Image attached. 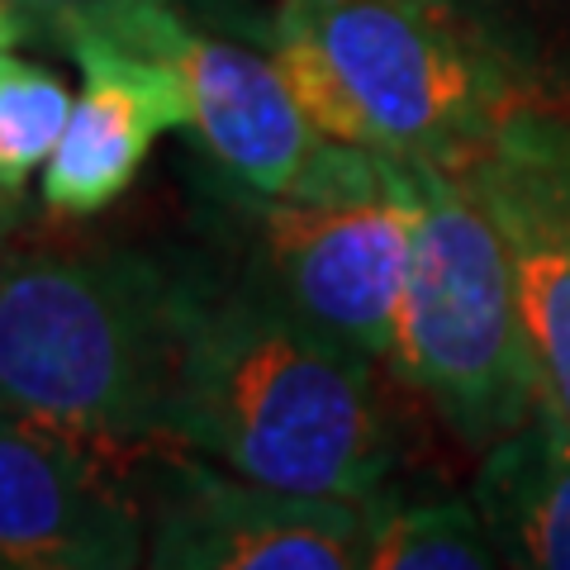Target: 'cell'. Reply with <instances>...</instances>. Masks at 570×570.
Wrapping results in <instances>:
<instances>
[{
	"mask_svg": "<svg viewBox=\"0 0 570 570\" xmlns=\"http://www.w3.org/2000/svg\"><path fill=\"white\" fill-rule=\"evenodd\" d=\"M67 24L163 58L186 86L190 129L200 134L205 153L262 200L305 190L333 148V138L299 110L272 52L262 58L234 39L195 29L171 0H100L52 20V29Z\"/></svg>",
	"mask_w": 570,
	"mask_h": 570,
	"instance_id": "8992f818",
	"label": "cell"
},
{
	"mask_svg": "<svg viewBox=\"0 0 570 570\" xmlns=\"http://www.w3.org/2000/svg\"><path fill=\"white\" fill-rule=\"evenodd\" d=\"M513 71L570 77V0H419Z\"/></svg>",
	"mask_w": 570,
	"mask_h": 570,
	"instance_id": "4fadbf2b",
	"label": "cell"
},
{
	"mask_svg": "<svg viewBox=\"0 0 570 570\" xmlns=\"http://www.w3.org/2000/svg\"><path fill=\"white\" fill-rule=\"evenodd\" d=\"M371 362L295 314L257 272L228 291L190 285L167 442L262 485L381 499L395 433Z\"/></svg>",
	"mask_w": 570,
	"mask_h": 570,
	"instance_id": "6da1fadb",
	"label": "cell"
},
{
	"mask_svg": "<svg viewBox=\"0 0 570 570\" xmlns=\"http://www.w3.org/2000/svg\"><path fill=\"white\" fill-rule=\"evenodd\" d=\"M272 58L318 134L461 171L485 153L513 77L419 0H281Z\"/></svg>",
	"mask_w": 570,
	"mask_h": 570,
	"instance_id": "3957f363",
	"label": "cell"
},
{
	"mask_svg": "<svg viewBox=\"0 0 570 570\" xmlns=\"http://www.w3.org/2000/svg\"><path fill=\"white\" fill-rule=\"evenodd\" d=\"M58 39L81 67V96L43 167V205L62 219H91L138 181L157 138L190 129V96L163 58L96 29L67 24Z\"/></svg>",
	"mask_w": 570,
	"mask_h": 570,
	"instance_id": "9c48e42d",
	"label": "cell"
},
{
	"mask_svg": "<svg viewBox=\"0 0 570 570\" xmlns=\"http://www.w3.org/2000/svg\"><path fill=\"white\" fill-rule=\"evenodd\" d=\"M67 115L71 91L58 71L0 48V181L10 190L24 195L29 176L48 167Z\"/></svg>",
	"mask_w": 570,
	"mask_h": 570,
	"instance_id": "5bb4252c",
	"label": "cell"
},
{
	"mask_svg": "<svg viewBox=\"0 0 570 570\" xmlns=\"http://www.w3.org/2000/svg\"><path fill=\"white\" fill-rule=\"evenodd\" d=\"M371 499L299 494L205 461H163L148 566L163 570H356Z\"/></svg>",
	"mask_w": 570,
	"mask_h": 570,
	"instance_id": "52a82bcc",
	"label": "cell"
},
{
	"mask_svg": "<svg viewBox=\"0 0 570 570\" xmlns=\"http://www.w3.org/2000/svg\"><path fill=\"white\" fill-rule=\"evenodd\" d=\"M186 299L142 253L0 247V414L81 448L167 442Z\"/></svg>",
	"mask_w": 570,
	"mask_h": 570,
	"instance_id": "7a4b0ae2",
	"label": "cell"
},
{
	"mask_svg": "<svg viewBox=\"0 0 570 570\" xmlns=\"http://www.w3.org/2000/svg\"><path fill=\"white\" fill-rule=\"evenodd\" d=\"M148 566V523L81 442L0 423V570Z\"/></svg>",
	"mask_w": 570,
	"mask_h": 570,
	"instance_id": "30bf717a",
	"label": "cell"
},
{
	"mask_svg": "<svg viewBox=\"0 0 570 570\" xmlns=\"http://www.w3.org/2000/svg\"><path fill=\"white\" fill-rule=\"evenodd\" d=\"M29 20H62V14H71V10H86V6H100V0H14Z\"/></svg>",
	"mask_w": 570,
	"mask_h": 570,
	"instance_id": "9a60e30c",
	"label": "cell"
},
{
	"mask_svg": "<svg viewBox=\"0 0 570 570\" xmlns=\"http://www.w3.org/2000/svg\"><path fill=\"white\" fill-rule=\"evenodd\" d=\"M461 176L504 238L547 390L570 414V129L547 110L509 105Z\"/></svg>",
	"mask_w": 570,
	"mask_h": 570,
	"instance_id": "ba28073f",
	"label": "cell"
},
{
	"mask_svg": "<svg viewBox=\"0 0 570 570\" xmlns=\"http://www.w3.org/2000/svg\"><path fill=\"white\" fill-rule=\"evenodd\" d=\"M29 14L20 10V6H14V0H0V48H14V43H20L24 39V33H29Z\"/></svg>",
	"mask_w": 570,
	"mask_h": 570,
	"instance_id": "2e32d148",
	"label": "cell"
},
{
	"mask_svg": "<svg viewBox=\"0 0 570 570\" xmlns=\"http://www.w3.org/2000/svg\"><path fill=\"white\" fill-rule=\"evenodd\" d=\"M20 209H24V195H20V190H10L6 181H0V238L20 228Z\"/></svg>",
	"mask_w": 570,
	"mask_h": 570,
	"instance_id": "e0dca14e",
	"label": "cell"
},
{
	"mask_svg": "<svg viewBox=\"0 0 570 570\" xmlns=\"http://www.w3.org/2000/svg\"><path fill=\"white\" fill-rule=\"evenodd\" d=\"M371 570H485L499 566L490 528L475 499H428V504H385L371 499L366 532Z\"/></svg>",
	"mask_w": 570,
	"mask_h": 570,
	"instance_id": "7c38bea8",
	"label": "cell"
},
{
	"mask_svg": "<svg viewBox=\"0 0 570 570\" xmlns=\"http://www.w3.org/2000/svg\"><path fill=\"white\" fill-rule=\"evenodd\" d=\"M414 214L404 163L337 142L305 190L257 205V276L314 328L385 362L395 352Z\"/></svg>",
	"mask_w": 570,
	"mask_h": 570,
	"instance_id": "5b68a950",
	"label": "cell"
},
{
	"mask_svg": "<svg viewBox=\"0 0 570 570\" xmlns=\"http://www.w3.org/2000/svg\"><path fill=\"white\" fill-rule=\"evenodd\" d=\"M475 509L499 566L570 570V414L542 395L538 409L485 448Z\"/></svg>",
	"mask_w": 570,
	"mask_h": 570,
	"instance_id": "8fae6325",
	"label": "cell"
},
{
	"mask_svg": "<svg viewBox=\"0 0 570 570\" xmlns=\"http://www.w3.org/2000/svg\"><path fill=\"white\" fill-rule=\"evenodd\" d=\"M404 190L414 253L390 362L466 448L485 452L551 395L513 291V266L461 171L404 163Z\"/></svg>",
	"mask_w": 570,
	"mask_h": 570,
	"instance_id": "277c9868",
	"label": "cell"
}]
</instances>
